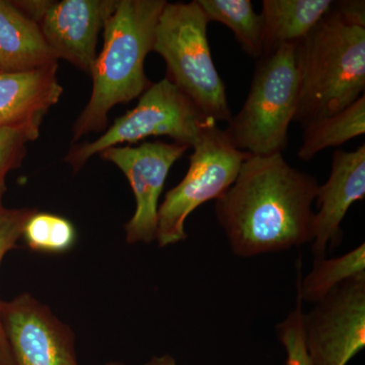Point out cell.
I'll use <instances>...</instances> for the list:
<instances>
[{"label": "cell", "instance_id": "cell-14", "mask_svg": "<svg viewBox=\"0 0 365 365\" xmlns=\"http://www.w3.org/2000/svg\"><path fill=\"white\" fill-rule=\"evenodd\" d=\"M58 64L39 24L14 2L0 0V73H18Z\"/></svg>", "mask_w": 365, "mask_h": 365}, {"label": "cell", "instance_id": "cell-10", "mask_svg": "<svg viewBox=\"0 0 365 365\" xmlns=\"http://www.w3.org/2000/svg\"><path fill=\"white\" fill-rule=\"evenodd\" d=\"M1 321L16 365H79L71 329L25 294L1 302Z\"/></svg>", "mask_w": 365, "mask_h": 365}, {"label": "cell", "instance_id": "cell-25", "mask_svg": "<svg viewBox=\"0 0 365 365\" xmlns=\"http://www.w3.org/2000/svg\"><path fill=\"white\" fill-rule=\"evenodd\" d=\"M106 365H124V364H119V362H110V364H107Z\"/></svg>", "mask_w": 365, "mask_h": 365}, {"label": "cell", "instance_id": "cell-13", "mask_svg": "<svg viewBox=\"0 0 365 365\" xmlns=\"http://www.w3.org/2000/svg\"><path fill=\"white\" fill-rule=\"evenodd\" d=\"M58 64L18 73H0V128L40 132L45 115L58 103L63 88Z\"/></svg>", "mask_w": 365, "mask_h": 365}, {"label": "cell", "instance_id": "cell-15", "mask_svg": "<svg viewBox=\"0 0 365 365\" xmlns=\"http://www.w3.org/2000/svg\"><path fill=\"white\" fill-rule=\"evenodd\" d=\"M333 4L332 0L262 1L263 56L280 46L295 45L306 38L332 11Z\"/></svg>", "mask_w": 365, "mask_h": 365}, {"label": "cell", "instance_id": "cell-23", "mask_svg": "<svg viewBox=\"0 0 365 365\" xmlns=\"http://www.w3.org/2000/svg\"><path fill=\"white\" fill-rule=\"evenodd\" d=\"M333 11L345 23L365 28V2L364 0L334 1Z\"/></svg>", "mask_w": 365, "mask_h": 365}, {"label": "cell", "instance_id": "cell-16", "mask_svg": "<svg viewBox=\"0 0 365 365\" xmlns=\"http://www.w3.org/2000/svg\"><path fill=\"white\" fill-rule=\"evenodd\" d=\"M365 133V96L332 116L314 120L304 126L297 157L309 162L329 148H338Z\"/></svg>", "mask_w": 365, "mask_h": 365}, {"label": "cell", "instance_id": "cell-18", "mask_svg": "<svg viewBox=\"0 0 365 365\" xmlns=\"http://www.w3.org/2000/svg\"><path fill=\"white\" fill-rule=\"evenodd\" d=\"M208 21L227 26L242 49L253 58L264 54L263 21L250 0H197Z\"/></svg>", "mask_w": 365, "mask_h": 365}, {"label": "cell", "instance_id": "cell-24", "mask_svg": "<svg viewBox=\"0 0 365 365\" xmlns=\"http://www.w3.org/2000/svg\"><path fill=\"white\" fill-rule=\"evenodd\" d=\"M145 365H177L176 360L170 355H163L160 357H153Z\"/></svg>", "mask_w": 365, "mask_h": 365}, {"label": "cell", "instance_id": "cell-12", "mask_svg": "<svg viewBox=\"0 0 365 365\" xmlns=\"http://www.w3.org/2000/svg\"><path fill=\"white\" fill-rule=\"evenodd\" d=\"M365 196V144L353 151L336 150L330 176L319 185L317 212L312 222L314 260L325 258L343 240L341 223L348 210Z\"/></svg>", "mask_w": 365, "mask_h": 365}, {"label": "cell", "instance_id": "cell-6", "mask_svg": "<svg viewBox=\"0 0 365 365\" xmlns=\"http://www.w3.org/2000/svg\"><path fill=\"white\" fill-rule=\"evenodd\" d=\"M191 148L186 175L158 206L155 241L160 248L187 239L185 222L189 215L202 204L220 198L251 155L235 148L216 122L206 125Z\"/></svg>", "mask_w": 365, "mask_h": 365}, {"label": "cell", "instance_id": "cell-7", "mask_svg": "<svg viewBox=\"0 0 365 365\" xmlns=\"http://www.w3.org/2000/svg\"><path fill=\"white\" fill-rule=\"evenodd\" d=\"M204 116L169 78L153 83L135 108L127 112L93 143L76 144L66 162L78 172L91 157L122 143H135L151 136H169L175 143L194 145L206 125Z\"/></svg>", "mask_w": 365, "mask_h": 365}, {"label": "cell", "instance_id": "cell-19", "mask_svg": "<svg viewBox=\"0 0 365 365\" xmlns=\"http://www.w3.org/2000/svg\"><path fill=\"white\" fill-rule=\"evenodd\" d=\"M29 248L43 253L68 251L76 242L73 225L62 216L51 213H33L24 227L23 237Z\"/></svg>", "mask_w": 365, "mask_h": 365}, {"label": "cell", "instance_id": "cell-5", "mask_svg": "<svg viewBox=\"0 0 365 365\" xmlns=\"http://www.w3.org/2000/svg\"><path fill=\"white\" fill-rule=\"evenodd\" d=\"M299 101L295 45L280 46L257 62L248 97L225 129L237 150L254 157L282 155Z\"/></svg>", "mask_w": 365, "mask_h": 365}, {"label": "cell", "instance_id": "cell-8", "mask_svg": "<svg viewBox=\"0 0 365 365\" xmlns=\"http://www.w3.org/2000/svg\"><path fill=\"white\" fill-rule=\"evenodd\" d=\"M302 317L311 365H346L365 347V274L345 281Z\"/></svg>", "mask_w": 365, "mask_h": 365}, {"label": "cell", "instance_id": "cell-17", "mask_svg": "<svg viewBox=\"0 0 365 365\" xmlns=\"http://www.w3.org/2000/svg\"><path fill=\"white\" fill-rule=\"evenodd\" d=\"M365 274V244L337 258L314 260L311 272L302 278L299 269L297 292L302 302L317 304L345 281Z\"/></svg>", "mask_w": 365, "mask_h": 365}, {"label": "cell", "instance_id": "cell-22", "mask_svg": "<svg viewBox=\"0 0 365 365\" xmlns=\"http://www.w3.org/2000/svg\"><path fill=\"white\" fill-rule=\"evenodd\" d=\"M39 133L30 129L0 128V197L4 193L7 172L20 165L26 155V144L36 140Z\"/></svg>", "mask_w": 365, "mask_h": 365}, {"label": "cell", "instance_id": "cell-4", "mask_svg": "<svg viewBox=\"0 0 365 365\" xmlns=\"http://www.w3.org/2000/svg\"><path fill=\"white\" fill-rule=\"evenodd\" d=\"M208 20L197 0L167 4L157 29L153 51L165 60L167 76L204 116L216 122L232 118L227 91L211 56Z\"/></svg>", "mask_w": 365, "mask_h": 365}, {"label": "cell", "instance_id": "cell-1", "mask_svg": "<svg viewBox=\"0 0 365 365\" xmlns=\"http://www.w3.org/2000/svg\"><path fill=\"white\" fill-rule=\"evenodd\" d=\"M316 178L283 155H250L234 184L215 200V215L235 256L252 258L311 242Z\"/></svg>", "mask_w": 365, "mask_h": 365}, {"label": "cell", "instance_id": "cell-9", "mask_svg": "<svg viewBox=\"0 0 365 365\" xmlns=\"http://www.w3.org/2000/svg\"><path fill=\"white\" fill-rule=\"evenodd\" d=\"M173 143H145L137 148L115 146L100 153L116 165L130 184L136 200L133 216L125 225L129 244L157 240L158 200L170 168L189 150Z\"/></svg>", "mask_w": 365, "mask_h": 365}, {"label": "cell", "instance_id": "cell-11", "mask_svg": "<svg viewBox=\"0 0 365 365\" xmlns=\"http://www.w3.org/2000/svg\"><path fill=\"white\" fill-rule=\"evenodd\" d=\"M117 4L116 0L50 1L38 24L57 60L91 73L97 59L98 34Z\"/></svg>", "mask_w": 365, "mask_h": 365}, {"label": "cell", "instance_id": "cell-2", "mask_svg": "<svg viewBox=\"0 0 365 365\" xmlns=\"http://www.w3.org/2000/svg\"><path fill=\"white\" fill-rule=\"evenodd\" d=\"M165 0H118L104 26V45L91 69L90 101L73 126V140L104 130L113 107L126 104L151 86L144 61L153 51Z\"/></svg>", "mask_w": 365, "mask_h": 365}, {"label": "cell", "instance_id": "cell-21", "mask_svg": "<svg viewBox=\"0 0 365 365\" xmlns=\"http://www.w3.org/2000/svg\"><path fill=\"white\" fill-rule=\"evenodd\" d=\"M302 317V302L297 294L294 309L276 326L278 339L284 346L287 351V365H311L304 343Z\"/></svg>", "mask_w": 365, "mask_h": 365}, {"label": "cell", "instance_id": "cell-3", "mask_svg": "<svg viewBox=\"0 0 365 365\" xmlns=\"http://www.w3.org/2000/svg\"><path fill=\"white\" fill-rule=\"evenodd\" d=\"M299 101L294 121L306 126L332 116L364 95L365 28L332 11L295 44Z\"/></svg>", "mask_w": 365, "mask_h": 365}, {"label": "cell", "instance_id": "cell-20", "mask_svg": "<svg viewBox=\"0 0 365 365\" xmlns=\"http://www.w3.org/2000/svg\"><path fill=\"white\" fill-rule=\"evenodd\" d=\"M36 209H6L0 204V266L4 256L16 247L23 237L24 227L28 218ZM0 365L14 364L13 354L7 342L1 321V302H0Z\"/></svg>", "mask_w": 365, "mask_h": 365}]
</instances>
